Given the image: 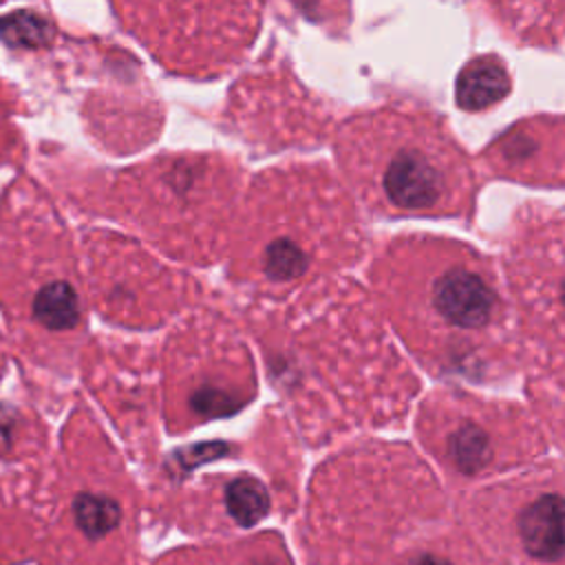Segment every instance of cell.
Instances as JSON below:
<instances>
[{
	"label": "cell",
	"mask_w": 565,
	"mask_h": 565,
	"mask_svg": "<svg viewBox=\"0 0 565 565\" xmlns=\"http://www.w3.org/2000/svg\"><path fill=\"white\" fill-rule=\"evenodd\" d=\"M192 404L203 415H227L230 411H234L238 406V402H234L221 388H207V386L199 388L192 395Z\"/></svg>",
	"instance_id": "cell-14"
},
{
	"label": "cell",
	"mask_w": 565,
	"mask_h": 565,
	"mask_svg": "<svg viewBox=\"0 0 565 565\" xmlns=\"http://www.w3.org/2000/svg\"><path fill=\"white\" fill-rule=\"evenodd\" d=\"M77 523L88 536H102L119 523V505L106 497L84 494L75 503Z\"/></svg>",
	"instance_id": "cell-11"
},
{
	"label": "cell",
	"mask_w": 565,
	"mask_h": 565,
	"mask_svg": "<svg viewBox=\"0 0 565 565\" xmlns=\"http://www.w3.org/2000/svg\"><path fill=\"white\" fill-rule=\"evenodd\" d=\"M225 505L238 525L252 527L267 514L269 494H267V488L256 477L241 475L227 483Z\"/></svg>",
	"instance_id": "cell-10"
},
{
	"label": "cell",
	"mask_w": 565,
	"mask_h": 565,
	"mask_svg": "<svg viewBox=\"0 0 565 565\" xmlns=\"http://www.w3.org/2000/svg\"><path fill=\"white\" fill-rule=\"evenodd\" d=\"M227 179L230 170L218 168L212 161L196 163V159H192L172 161L168 166L157 163L154 168H150V221H146V225L150 227L152 236L159 238L166 249L174 252V236L179 223L183 254L181 258L199 260L194 245L190 241V236L199 238V234L192 227V221H196L199 227L207 232L214 241L221 238V230L230 218L227 201H232V183L227 185Z\"/></svg>",
	"instance_id": "cell-4"
},
{
	"label": "cell",
	"mask_w": 565,
	"mask_h": 565,
	"mask_svg": "<svg viewBox=\"0 0 565 565\" xmlns=\"http://www.w3.org/2000/svg\"><path fill=\"white\" fill-rule=\"evenodd\" d=\"M501 20L525 40L558 42L563 0H492Z\"/></svg>",
	"instance_id": "cell-8"
},
{
	"label": "cell",
	"mask_w": 565,
	"mask_h": 565,
	"mask_svg": "<svg viewBox=\"0 0 565 565\" xmlns=\"http://www.w3.org/2000/svg\"><path fill=\"white\" fill-rule=\"evenodd\" d=\"M450 455L463 472H475L486 463L488 457V439L475 426L459 428L450 439Z\"/></svg>",
	"instance_id": "cell-12"
},
{
	"label": "cell",
	"mask_w": 565,
	"mask_h": 565,
	"mask_svg": "<svg viewBox=\"0 0 565 565\" xmlns=\"http://www.w3.org/2000/svg\"><path fill=\"white\" fill-rule=\"evenodd\" d=\"M31 313L38 324L51 331H68L79 322V298L71 280L51 278L33 296Z\"/></svg>",
	"instance_id": "cell-9"
},
{
	"label": "cell",
	"mask_w": 565,
	"mask_h": 565,
	"mask_svg": "<svg viewBox=\"0 0 565 565\" xmlns=\"http://www.w3.org/2000/svg\"><path fill=\"white\" fill-rule=\"evenodd\" d=\"M338 161L358 196L388 216H468L472 168L444 124L406 108H380L338 132Z\"/></svg>",
	"instance_id": "cell-1"
},
{
	"label": "cell",
	"mask_w": 565,
	"mask_h": 565,
	"mask_svg": "<svg viewBox=\"0 0 565 565\" xmlns=\"http://www.w3.org/2000/svg\"><path fill=\"white\" fill-rule=\"evenodd\" d=\"M519 534L525 550L543 561L563 554V501L558 494H545L534 501L519 519Z\"/></svg>",
	"instance_id": "cell-7"
},
{
	"label": "cell",
	"mask_w": 565,
	"mask_h": 565,
	"mask_svg": "<svg viewBox=\"0 0 565 565\" xmlns=\"http://www.w3.org/2000/svg\"><path fill=\"white\" fill-rule=\"evenodd\" d=\"M0 35L13 44L35 46L46 40V22L33 13H15L0 20Z\"/></svg>",
	"instance_id": "cell-13"
},
{
	"label": "cell",
	"mask_w": 565,
	"mask_h": 565,
	"mask_svg": "<svg viewBox=\"0 0 565 565\" xmlns=\"http://www.w3.org/2000/svg\"><path fill=\"white\" fill-rule=\"evenodd\" d=\"M561 119H527L510 128L490 148L488 157L499 174L532 183L563 181V135ZM492 168V170H494Z\"/></svg>",
	"instance_id": "cell-5"
},
{
	"label": "cell",
	"mask_w": 565,
	"mask_h": 565,
	"mask_svg": "<svg viewBox=\"0 0 565 565\" xmlns=\"http://www.w3.org/2000/svg\"><path fill=\"white\" fill-rule=\"evenodd\" d=\"M234 238L236 276L276 287L347 265L360 243L349 201L318 166L258 177Z\"/></svg>",
	"instance_id": "cell-2"
},
{
	"label": "cell",
	"mask_w": 565,
	"mask_h": 565,
	"mask_svg": "<svg viewBox=\"0 0 565 565\" xmlns=\"http://www.w3.org/2000/svg\"><path fill=\"white\" fill-rule=\"evenodd\" d=\"M510 86L512 82L503 60L497 55H479L457 75V106L466 113L488 110L510 93Z\"/></svg>",
	"instance_id": "cell-6"
},
{
	"label": "cell",
	"mask_w": 565,
	"mask_h": 565,
	"mask_svg": "<svg viewBox=\"0 0 565 565\" xmlns=\"http://www.w3.org/2000/svg\"><path fill=\"white\" fill-rule=\"evenodd\" d=\"M411 565H450L448 561H441V558H437V556H419V558H415Z\"/></svg>",
	"instance_id": "cell-15"
},
{
	"label": "cell",
	"mask_w": 565,
	"mask_h": 565,
	"mask_svg": "<svg viewBox=\"0 0 565 565\" xmlns=\"http://www.w3.org/2000/svg\"><path fill=\"white\" fill-rule=\"evenodd\" d=\"M148 46L174 68L221 66L234 60L256 31L252 0H139Z\"/></svg>",
	"instance_id": "cell-3"
}]
</instances>
